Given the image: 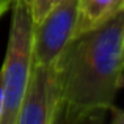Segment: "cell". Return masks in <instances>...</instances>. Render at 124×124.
<instances>
[{"label":"cell","instance_id":"30bf717a","mask_svg":"<svg viewBox=\"0 0 124 124\" xmlns=\"http://www.w3.org/2000/svg\"><path fill=\"white\" fill-rule=\"evenodd\" d=\"M3 118V82H2V76H0V124H2Z\"/></svg>","mask_w":124,"mask_h":124},{"label":"cell","instance_id":"52a82bcc","mask_svg":"<svg viewBox=\"0 0 124 124\" xmlns=\"http://www.w3.org/2000/svg\"><path fill=\"white\" fill-rule=\"evenodd\" d=\"M61 0H27L30 5L31 16H33V22H39L55 5H58Z\"/></svg>","mask_w":124,"mask_h":124},{"label":"cell","instance_id":"ba28073f","mask_svg":"<svg viewBox=\"0 0 124 124\" xmlns=\"http://www.w3.org/2000/svg\"><path fill=\"white\" fill-rule=\"evenodd\" d=\"M110 113H112V118H110V121L107 124H124V110L112 108Z\"/></svg>","mask_w":124,"mask_h":124},{"label":"cell","instance_id":"3957f363","mask_svg":"<svg viewBox=\"0 0 124 124\" xmlns=\"http://www.w3.org/2000/svg\"><path fill=\"white\" fill-rule=\"evenodd\" d=\"M79 0H61L39 22H33V64H54L74 36Z\"/></svg>","mask_w":124,"mask_h":124},{"label":"cell","instance_id":"9c48e42d","mask_svg":"<svg viewBox=\"0 0 124 124\" xmlns=\"http://www.w3.org/2000/svg\"><path fill=\"white\" fill-rule=\"evenodd\" d=\"M13 3H14V0H0V17L11 8Z\"/></svg>","mask_w":124,"mask_h":124},{"label":"cell","instance_id":"5b68a950","mask_svg":"<svg viewBox=\"0 0 124 124\" xmlns=\"http://www.w3.org/2000/svg\"><path fill=\"white\" fill-rule=\"evenodd\" d=\"M110 110L99 107H79L58 97L50 124H107Z\"/></svg>","mask_w":124,"mask_h":124},{"label":"cell","instance_id":"277c9868","mask_svg":"<svg viewBox=\"0 0 124 124\" xmlns=\"http://www.w3.org/2000/svg\"><path fill=\"white\" fill-rule=\"evenodd\" d=\"M60 97L54 64H33L14 124H50Z\"/></svg>","mask_w":124,"mask_h":124},{"label":"cell","instance_id":"6da1fadb","mask_svg":"<svg viewBox=\"0 0 124 124\" xmlns=\"http://www.w3.org/2000/svg\"><path fill=\"white\" fill-rule=\"evenodd\" d=\"M60 97L79 107L115 108L124 86V6L74 35L54 63Z\"/></svg>","mask_w":124,"mask_h":124},{"label":"cell","instance_id":"7a4b0ae2","mask_svg":"<svg viewBox=\"0 0 124 124\" xmlns=\"http://www.w3.org/2000/svg\"><path fill=\"white\" fill-rule=\"evenodd\" d=\"M9 39L3 61V118L2 124H14L33 66V16L27 0H14Z\"/></svg>","mask_w":124,"mask_h":124},{"label":"cell","instance_id":"8992f818","mask_svg":"<svg viewBox=\"0 0 124 124\" xmlns=\"http://www.w3.org/2000/svg\"><path fill=\"white\" fill-rule=\"evenodd\" d=\"M124 6V0H79V14L74 35L99 25Z\"/></svg>","mask_w":124,"mask_h":124}]
</instances>
